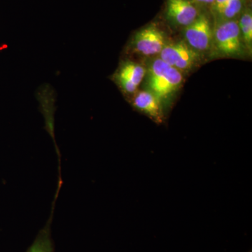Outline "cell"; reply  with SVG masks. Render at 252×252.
<instances>
[{
  "label": "cell",
  "instance_id": "4fadbf2b",
  "mask_svg": "<svg viewBox=\"0 0 252 252\" xmlns=\"http://www.w3.org/2000/svg\"><path fill=\"white\" fill-rule=\"evenodd\" d=\"M190 1L202 4H212L214 0H190Z\"/></svg>",
  "mask_w": 252,
  "mask_h": 252
},
{
  "label": "cell",
  "instance_id": "277c9868",
  "mask_svg": "<svg viewBox=\"0 0 252 252\" xmlns=\"http://www.w3.org/2000/svg\"><path fill=\"white\" fill-rule=\"evenodd\" d=\"M186 42L196 52H205L210 49L213 41L210 20L205 14L199 15L191 24L185 27Z\"/></svg>",
  "mask_w": 252,
  "mask_h": 252
},
{
  "label": "cell",
  "instance_id": "7a4b0ae2",
  "mask_svg": "<svg viewBox=\"0 0 252 252\" xmlns=\"http://www.w3.org/2000/svg\"><path fill=\"white\" fill-rule=\"evenodd\" d=\"M213 40L220 54L228 56L240 55L243 51L241 33L238 22L223 21L213 31Z\"/></svg>",
  "mask_w": 252,
  "mask_h": 252
},
{
  "label": "cell",
  "instance_id": "ba28073f",
  "mask_svg": "<svg viewBox=\"0 0 252 252\" xmlns=\"http://www.w3.org/2000/svg\"><path fill=\"white\" fill-rule=\"evenodd\" d=\"M132 105L137 110L147 114L157 124H162L164 120L161 101L156 94L149 91H141L132 99Z\"/></svg>",
  "mask_w": 252,
  "mask_h": 252
},
{
  "label": "cell",
  "instance_id": "30bf717a",
  "mask_svg": "<svg viewBox=\"0 0 252 252\" xmlns=\"http://www.w3.org/2000/svg\"><path fill=\"white\" fill-rule=\"evenodd\" d=\"M242 39L245 41L248 49L252 46V14L251 10H248L240 18L238 22Z\"/></svg>",
  "mask_w": 252,
  "mask_h": 252
},
{
  "label": "cell",
  "instance_id": "8992f818",
  "mask_svg": "<svg viewBox=\"0 0 252 252\" xmlns=\"http://www.w3.org/2000/svg\"><path fill=\"white\" fill-rule=\"evenodd\" d=\"M167 16L172 22L187 27L199 14L198 9L190 0H167Z\"/></svg>",
  "mask_w": 252,
  "mask_h": 252
},
{
  "label": "cell",
  "instance_id": "6da1fadb",
  "mask_svg": "<svg viewBox=\"0 0 252 252\" xmlns=\"http://www.w3.org/2000/svg\"><path fill=\"white\" fill-rule=\"evenodd\" d=\"M147 78L151 92L156 94L160 101L173 94L183 81L180 71L160 59H156L152 63Z\"/></svg>",
  "mask_w": 252,
  "mask_h": 252
},
{
  "label": "cell",
  "instance_id": "5bb4252c",
  "mask_svg": "<svg viewBox=\"0 0 252 252\" xmlns=\"http://www.w3.org/2000/svg\"><path fill=\"white\" fill-rule=\"evenodd\" d=\"M249 252H252V251Z\"/></svg>",
  "mask_w": 252,
  "mask_h": 252
},
{
  "label": "cell",
  "instance_id": "3957f363",
  "mask_svg": "<svg viewBox=\"0 0 252 252\" xmlns=\"http://www.w3.org/2000/svg\"><path fill=\"white\" fill-rule=\"evenodd\" d=\"M159 59L182 72L193 67L198 61V54L185 41H181L166 44Z\"/></svg>",
  "mask_w": 252,
  "mask_h": 252
},
{
  "label": "cell",
  "instance_id": "52a82bcc",
  "mask_svg": "<svg viewBox=\"0 0 252 252\" xmlns=\"http://www.w3.org/2000/svg\"><path fill=\"white\" fill-rule=\"evenodd\" d=\"M146 70L140 64L126 62L116 74V79L123 90L127 94H133L143 80Z\"/></svg>",
  "mask_w": 252,
  "mask_h": 252
},
{
  "label": "cell",
  "instance_id": "9c48e42d",
  "mask_svg": "<svg viewBox=\"0 0 252 252\" xmlns=\"http://www.w3.org/2000/svg\"><path fill=\"white\" fill-rule=\"evenodd\" d=\"M53 204L52 212L45 225L39 230L33 243L26 252H55L54 244L51 235V224L54 215V205Z\"/></svg>",
  "mask_w": 252,
  "mask_h": 252
},
{
  "label": "cell",
  "instance_id": "8fae6325",
  "mask_svg": "<svg viewBox=\"0 0 252 252\" xmlns=\"http://www.w3.org/2000/svg\"><path fill=\"white\" fill-rule=\"evenodd\" d=\"M242 7L243 0H228L220 15L223 21H230L233 20L240 12Z\"/></svg>",
  "mask_w": 252,
  "mask_h": 252
},
{
  "label": "cell",
  "instance_id": "5b68a950",
  "mask_svg": "<svg viewBox=\"0 0 252 252\" xmlns=\"http://www.w3.org/2000/svg\"><path fill=\"white\" fill-rule=\"evenodd\" d=\"M166 44L163 32L154 25L139 31L132 42L135 51L146 56L160 54Z\"/></svg>",
  "mask_w": 252,
  "mask_h": 252
},
{
  "label": "cell",
  "instance_id": "7c38bea8",
  "mask_svg": "<svg viewBox=\"0 0 252 252\" xmlns=\"http://www.w3.org/2000/svg\"><path fill=\"white\" fill-rule=\"evenodd\" d=\"M228 0H214L213 3H212V7L214 10L220 14V11L223 10V8L225 6V4L228 2Z\"/></svg>",
  "mask_w": 252,
  "mask_h": 252
}]
</instances>
